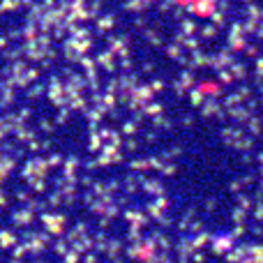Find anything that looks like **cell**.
Wrapping results in <instances>:
<instances>
[{"mask_svg": "<svg viewBox=\"0 0 263 263\" xmlns=\"http://www.w3.org/2000/svg\"><path fill=\"white\" fill-rule=\"evenodd\" d=\"M182 7H190L196 14H210L213 9V0H178Z\"/></svg>", "mask_w": 263, "mask_h": 263, "instance_id": "obj_1", "label": "cell"}]
</instances>
